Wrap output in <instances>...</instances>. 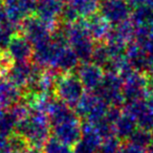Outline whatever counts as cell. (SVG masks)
Wrapping results in <instances>:
<instances>
[{"mask_svg":"<svg viewBox=\"0 0 153 153\" xmlns=\"http://www.w3.org/2000/svg\"><path fill=\"white\" fill-rule=\"evenodd\" d=\"M43 153H74V149L71 147L67 146L66 144L62 143L55 136L51 135L44 146L42 147Z\"/></svg>","mask_w":153,"mask_h":153,"instance_id":"cell-20","label":"cell"},{"mask_svg":"<svg viewBox=\"0 0 153 153\" xmlns=\"http://www.w3.org/2000/svg\"><path fill=\"white\" fill-rule=\"evenodd\" d=\"M0 153H10L7 138L0 136Z\"/></svg>","mask_w":153,"mask_h":153,"instance_id":"cell-25","label":"cell"},{"mask_svg":"<svg viewBox=\"0 0 153 153\" xmlns=\"http://www.w3.org/2000/svg\"><path fill=\"white\" fill-rule=\"evenodd\" d=\"M86 28L91 36V38L97 42H105L109 32L111 30V25L105 18H103L99 13L84 19Z\"/></svg>","mask_w":153,"mask_h":153,"instance_id":"cell-16","label":"cell"},{"mask_svg":"<svg viewBox=\"0 0 153 153\" xmlns=\"http://www.w3.org/2000/svg\"><path fill=\"white\" fill-rule=\"evenodd\" d=\"M46 114L51 123L53 136L71 148L81 140L83 123L74 109L53 97Z\"/></svg>","mask_w":153,"mask_h":153,"instance_id":"cell-1","label":"cell"},{"mask_svg":"<svg viewBox=\"0 0 153 153\" xmlns=\"http://www.w3.org/2000/svg\"><path fill=\"white\" fill-rule=\"evenodd\" d=\"M85 88L74 72L61 74L56 82L53 94L57 99L74 109L85 94Z\"/></svg>","mask_w":153,"mask_h":153,"instance_id":"cell-4","label":"cell"},{"mask_svg":"<svg viewBox=\"0 0 153 153\" xmlns=\"http://www.w3.org/2000/svg\"><path fill=\"white\" fill-rule=\"evenodd\" d=\"M151 136H152V142H153V130L151 131Z\"/></svg>","mask_w":153,"mask_h":153,"instance_id":"cell-29","label":"cell"},{"mask_svg":"<svg viewBox=\"0 0 153 153\" xmlns=\"http://www.w3.org/2000/svg\"><path fill=\"white\" fill-rule=\"evenodd\" d=\"M76 74L79 76L86 91L96 94L104 80L106 71L104 68L100 67L92 62H84L80 63L76 67Z\"/></svg>","mask_w":153,"mask_h":153,"instance_id":"cell-10","label":"cell"},{"mask_svg":"<svg viewBox=\"0 0 153 153\" xmlns=\"http://www.w3.org/2000/svg\"><path fill=\"white\" fill-rule=\"evenodd\" d=\"M109 106L104 100L94 92H85L83 98L74 108L76 114L83 119L85 123L97 124L105 119L108 112Z\"/></svg>","mask_w":153,"mask_h":153,"instance_id":"cell-6","label":"cell"},{"mask_svg":"<svg viewBox=\"0 0 153 153\" xmlns=\"http://www.w3.org/2000/svg\"><path fill=\"white\" fill-rule=\"evenodd\" d=\"M119 153H147L146 148L140 147L130 140L122 142Z\"/></svg>","mask_w":153,"mask_h":153,"instance_id":"cell-23","label":"cell"},{"mask_svg":"<svg viewBox=\"0 0 153 153\" xmlns=\"http://www.w3.org/2000/svg\"><path fill=\"white\" fill-rule=\"evenodd\" d=\"M0 1H1V0H0Z\"/></svg>","mask_w":153,"mask_h":153,"instance_id":"cell-30","label":"cell"},{"mask_svg":"<svg viewBox=\"0 0 153 153\" xmlns=\"http://www.w3.org/2000/svg\"><path fill=\"white\" fill-rule=\"evenodd\" d=\"M10 21H11V20L7 17V12H5L4 7H3V4H2V1H0V27H2L3 25H5V24Z\"/></svg>","mask_w":153,"mask_h":153,"instance_id":"cell-24","label":"cell"},{"mask_svg":"<svg viewBox=\"0 0 153 153\" xmlns=\"http://www.w3.org/2000/svg\"><path fill=\"white\" fill-rule=\"evenodd\" d=\"M64 5L65 4L62 0H37L35 14L42 21L56 30L61 21Z\"/></svg>","mask_w":153,"mask_h":153,"instance_id":"cell-12","label":"cell"},{"mask_svg":"<svg viewBox=\"0 0 153 153\" xmlns=\"http://www.w3.org/2000/svg\"><path fill=\"white\" fill-rule=\"evenodd\" d=\"M146 151H147V153H153V142L146 147Z\"/></svg>","mask_w":153,"mask_h":153,"instance_id":"cell-27","label":"cell"},{"mask_svg":"<svg viewBox=\"0 0 153 153\" xmlns=\"http://www.w3.org/2000/svg\"><path fill=\"white\" fill-rule=\"evenodd\" d=\"M17 133L25 140L30 147L41 149L51 136V127L46 113L30 109L20 120Z\"/></svg>","mask_w":153,"mask_h":153,"instance_id":"cell-2","label":"cell"},{"mask_svg":"<svg viewBox=\"0 0 153 153\" xmlns=\"http://www.w3.org/2000/svg\"><path fill=\"white\" fill-rule=\"evenodd\" d=\"M136 120L138 128L152 131L153 130V94L144 100L127 104L125 107Z\"/></svg>","mask_w":153,"mask_h":153,"instance_id":"cell-11","label":"cell"},{"mask_svg":"<svg viewBox=\"0 0 153 153\" xmlns=\"http://www.w3.org/2000/svg\"><path fill=\"white\" fill-rule=\"evenodd\" d=\"M21 153H43L42 150L39 148H34V147H28V148H26L25 150L23 151V152Z\"/></svg>","mask_w":153,"mask_h":153,"instance_id":"cell-26","label":"cell"},{"mask_svg":"<svg viewBox=\"0 0 153 153\" xmlns=\"http://www.w3.org/2000/svg\"><path fill=\"white\" fill-rule=\"evenodd\" d=\"M121 78L123 80V96L126 104L144 100L150 94L149 78L146 74L132 69Z\"/></svg>","mask_w":153,"mask_h":153,"instance_id":"cell-5","label":"cell"},{"mask_svg":"<svg viewBox=\"0 0 153 153\" xmlns=\"http://www.w3.org/2000/svg\"><path fill=\"white\" fill-rule=\"evenodd\" d=\"M121 144V140L115 135L109 136L102 140L97 153H119Z\"/></svg>","mask_w":153,"mask_h":153,"instance_id":"cell-21","label":"cell"},{"mask_svg":"<svg viewBox=\"0 0 153 153\" xmlns=\"http://www.w3.org/2000/svg\"><path fill=\"white\" fill-rule=\"evenodd\" d=\"M60 30L81 63L91 61L96 44L86 28L84 19H80L71 24H63Z\"/></svg>","mask_w":153,"mask_h":153,"instance_id":"cell-3","label":"cell"},{"mask_svg":"<svg viewBox=\"0 0 153 153\" xmlns=\"http://www.w3.org/2000/svg\"><path fill=\"white\" fill-rule=\"evenodd\" d=\"M133 7L129 0H100L99 14L110 23L111 26L130 20Z\"/></svg>","mask_w":153,"mask_h":153,"instance_id":"cell-8","label":"cell"},{"mask_svg":"<svg viewBox=\"0 0 153 153\" xmlns=\"http://www.w3.org/2000/svg\"><path fill=\"white\" fill-rule=\"evenodd\" d=\"M5 51L14 63L30 62L33 59L34 47L23 35L17 33L10 41Z\"/></svg>","mask_w":153,"mask_h":153,"instance_id":"cell-14","label":"cell"},{"mask_svg":"<svg viewBox=\"0 0 153 153\" xmlns=\"http://www.w3.org/2000/svg\"><path fill=\"white\" fill-rule=\"evenodd\" d=\"M96 94L109 106L121 107L125 103L123 96V80L117 74L106 72L104 80Z\"/></svg>","mask_w":153,"mask_h":153,"instance_id":"cell-9","label":"cell"},{"mask_svg":"<svg viewBox=\"0 0 153 153\" xmlns=\"http://www.w3.org/2000/svg\"><path fill=\"white\" fill-rule=\"evenodd\" d=\"M137 128L138 126L136 123V120L134 119L132 113L126 108L122 109L121 114L113 123L114 135L122 142L129 140Z\"/></svg>","mask_w":153,"mask_h":153,"instance_id":"cell-15","label":"cell"},{"mask_svg":"<svg viewBox=\"0 0 153 153\" xmlns=\"http://www.w3.org/2000/svg\"><path fill=\"white\" fill-rule=\"evenodd\" d=\"M3 109H4V107H3L2 105L0 104V115L2 114V113H3V111H4V110H3Z\"/></svg>","mask_w":153,"mask_h":153,"instance_id":"cell-28","label":"cell"},{"mask_svg":"<svg viewBox=\"0 0 153 153\" xmlns=\"http://www.w3.org/2000/svg\"><path fill=\"white\" fill-rule=\"evenodd\" d=\"M128 140L134 143V144L138 145L140 147L146 148L149 144L152 143V136H151V131L148 130L142 129V128H137L135 130L133 134L131 135V137Z\"/></svg>","mask_w":153,"mask_h":153,"instance_id":"cell-22","label":"cell"},{"mask_svg":"<svg viewBox=\"0 0 153 153\" xmlns=\"http://www.w3.org/2000/svg\"><path fill=\"white\" fill-rule=\"evenodd\" d=\"M134 41L148 56H153V24L135 26Z\"/></svg>","mask_w":153,"mask_h":153,"instance_id":"cell-19","label":"cell"},{"mask_svg":"<svg viewBox=\"0 0 153 153\" xmlns=\"http://www.w3.org/2000/svg\"><path fill=\"white\" fill-rule=\"evenodd\" d=\"M19 30L20 33L30 41L33 47H35L51 40L53 33L57 28H53L37 16H30L21 22Z\"/></svg>","mask_w":153,"mask_h":153,"instance_id":"cell-7","label":"cell"},{"mask_svg":"<svg viewBox=\"0 0 153 153\" xmlns=\"http://www.w3.org/2000/svg\"><path fill=\"white\" fill-rule=\"evenodd\" d=\"M23 92L14 86L4 76L0 74V104L4 108H11L19 104Z\"/></svg>","mask_w":153,"mask_h":153,"instance_id":"cell-17","label":"cell"},{"mask_svg":"<svg viewBox=\"0 0 153 153\" xmlns=\"http://www.w3.org/2000/svg\"><path fill=\"white\" fill-rule=\"evenodd\" d=\"M9 19L14 24H21L23 20L35 13L37 0H1Z\"/></svg>","mask_w":153,"mask_h":153,"instance_id":"cell-13","label":"cell"},{"mask_svg":"<svg viewBox=\"0 0 153 153\" xmlns=\"http://www.w3.org/2000/svg\"><path fill=\"white\" fill-rule=\"evenodd\" d=\"M67 7H71L79 15L81 19L89 17L96 14L99 10L100 0H62Z\"/></svg>","mask_w":153,"mask_h":153,"instance_id":"cell-18","label":"cell"}]
</instances>
